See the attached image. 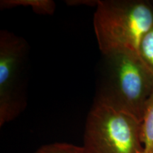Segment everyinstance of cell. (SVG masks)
I'll return each instance as SVG.
<instances>
[{
	"label": "cell",
	"mask_w": 153,
	"mask_h": 153,
	"mask_svg": "<svg viewBox=\"0 0 153 153\" xmlns=\"http://www.w3.org/2000/svg\"><path fill=\"white\" fill-rule=\"evenodd\" d=\"M96 99L133 114L142 121L153 91V73L140 55L131 52L102 55Z\"/></svg>",
	"instance_id": "cell-1"
},
{
	"label": "cell",
	"mask_w": 153,
	"mask_h": 153,
	"mask_svg": "<svg viewBox=\"0 0 153 153\" xmlns=\"http://www.w3.org/2000/svg\"><path fill=\"white\" fill-rule=\"evenodd\" d=\"M93 24L102 55H140L143 38L153 28V4L140 0H99Z\"/></svg>",
	"instance_id": "cell-2"
},
{
	"label": "cell",
	"mask_w": 153,
	"mask_h": 153,
	"mask_svg": "<svg viewBox=\"0 0 153 153\" xmlns=\"http://www.w3.org/2000/svg\"><path fill=\"white\" fill-rule=\"evenodd\" d=\"M82 147L87 153H144L142 121L95 99L86 120Z\"/></svg>",
	"instance_id": "cell-3"
},
{
	"label": "cell",
	"mask_w": 153,
	"mask_h": 153,
	"mask_svg": "<svg viewBox=\"0 0 153 153\" xmlns=\"http://www.w3.org/2000/svg\"><path fill=\"white\" fill-rule=\"evenodd\" d=\"M24 38L0 32V126L16 118L26 106L24 72L27 55Z\"/></svg>",
	"instance_id": "cell-4"
},
{
	"label": "cell",
	"mask_w": 153,
	"mask_h": 153,
	"mask_svg": "<svg viewBox=\"0 0 153 153\" xmlns=\"http://www.w3.org/2000/svg\"><path fill=\"white\" fill-rule=\"evenodd\" d=\"M18 7H28L41 15H52L55 10V3L52 0H1L0 9H10Z\"/></svg>",
	"instance_id": "cell-5"
},
{
	"label": "cell",
	"mask_w": 153,
	"mask_h": 153,
	"mask_svg": "<svg viewBox=\"0 0 153 153\" xmlns=\"http://www.w3.org/2000/svg\"><path fill=\"white\" fill-rule=\"evenodd\" d=\"M144 153H153V91L145 105L142 119Z\"/></svg>",
	"instance_id": "cell-6"
},
{
	"label": "cell",
	"mask_w": 153,
	"mask_h": 153,
	"mask_svg": "<svg viewBox=\"0 0 153 153\" xmlns=\"http://www.w3.org/2000/svg\"><path fill=\"white\" fill-rule=\"evenodd\" d=\"M35 153H87L83 147L67 143H53L42 145Z\"/></svg>",
	"instance_id": "cell-7"
},
{
	"label": "cell",
	"mask_w": 153,
	"mask_h": 153,
	"mask_svg": "<svg viewBox=\"0 0 153 153\" xmlns=\"http://www.w3.org/2000/svg\"><path fill=\"white\" fill-rule=\"evenodd\" d=\"M140 55L153 73V28L143 38L140 47Z\"/></svg>",
	"instance_id": "cell-8"
},
{
	"label": "cell",
	"mask_w": 153,
	"mask_h": 153,
	"mask_svg": "<svg viewBox=\"0 0 153 153\" xmlns=\"http://www.w3.org/2000/svg\"><path fill=\"white\" fill-rule=\"evenodd\" d=\"M67 4L70 6H79V5H87V6H96L97 7L98 1L94 0H70L65 1Z\"/></svg>",
	"instance_id": "cell-9"
},
{
	"label": "cell",
	"mask_w": 153,
	"mask_h": 153,
	"mask_svg": "<svg viewBox=\"0 0 153 153\" xmlns=\"http://www.w3.org/2000/svg\"><path fill=\"white\" fill-rule=\"evenodd\" d=\"M152 4H153V1H152Z\"/></svg>",
	"instance_id": "cell-10"
}]
</instances>
